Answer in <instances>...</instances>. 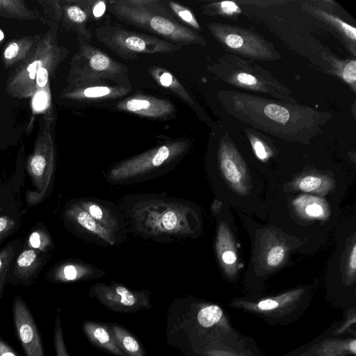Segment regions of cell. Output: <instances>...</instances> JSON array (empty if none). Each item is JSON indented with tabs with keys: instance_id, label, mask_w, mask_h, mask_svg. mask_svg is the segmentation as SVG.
Returning <instances> with one entry per match:
<instances>
[{
	"instance_id": "obj_1",
	"label": "cell",
	"mask_w": 356,
	"mask_h": 356,
	"mask_svg": "<svg viewBox=\"0 0 356 356\" xmlns=\"http://www.w3.org/2000/svg\"><path fill=\"white\" fill-rule=\"evenodd\" d=\"M218 96L230 115L258 130L284 138L312 137L332 116L297 103L234 90H222Z\"/></svg>"
},
{
	"instance_id": "obj_2",
	"label": "cell",
	"mask_w": 356,
	"mask_h": 356,
	"mask_svg": "<svg viewBox=\"0 0 356 356\" xmlns=\"http://www.w3.org/2000/svg\"><path fill=\"white\" fill-rule=\"evenodd\" d=\"M123 21L179 44L204 46L207 41L191 29L179 24L156 0H137L136 6L127 1L115 2L111 8Z\"/></svg>"
},
{
	"instance_id": "obj_3",
	"label": "cell",
	"mask_w": 356,
	"mask_h": 356,
	"mask_svg": "<svg viewBox=\"0 0 356 356\" xmlns=\"http://www.w3.org/2000/svg\"><path fill=\"white\" fill-rule=\"evenodd\" d=\"M220 79L234 86L273 96L277 100L296 103L291 90L260 65L238 56L225 54L211 67Z\"/></svg>"
},
{
	"instance_id": "obj_4",
	"label": "cell",
	"mask_w": 356,
	"mask_h": 356,
	"mask_svg": "<svg viewBox=\"0 0 356 356\" xmlns=\"http://www.w3.org/2000/svg\"><path fill=\"white\" fill-rule=\"evenodd\" d=\"M306 290L296 289L274 296L259 299H234L230 306L256 315L270 324L294 321L306 310Z\"/></svg>"
},
{
	"instance_id": "obj_5",
	"label": "cell",
	"mask_w": 356,
	"mask_h": 356,
	"mask_svg": "<svg viewBox=\"0 0 356 356\" xmlns=\"http://www.w3.org/2000/svg\"><path fill=\"white\" fill-rule=\"evenodd\" d=\"M96 35L100 42L124 59L136 58L139 54L170 53L183 48L156 36L121 27L102 26L96 29Z\"/></svg>"
},
{
	"instance_id": "obj_6",
	"label": "cell",
	"mask_w": 356,
	"mask_h": 356,
	"mask_svg": "<svg viewBox=\"0 0 356 356\" xmlns=\"http://www.w3.org/2000/svg\"><path fill=\"white\" fill-rule=\"evenodd\" d=\"M207 26L211 34L234 55L264 61L280 58L271 43L250 29L221 23H211Z\"/></svg>"
},
{
	"instance_id": "obj_7",
	"label": "cell",
	"mask_w": 356,
	"mask_h": 356,
	"mask_svg": "<svg viewBox=\"0 0 356 356\" xmlns=\"http://www.w3.org/2000/svg\"><path fill=\"white\" fill-rule=\"evenodd\" d=\"M186 145L185 142H174L154 148L115 167L110 177L122 180L158 168L183 152Z\"/></svg>"
},
{
	"instance_id": "obj_8",
	"label": "cell",
	"mask_w": 356,
	"mask_h": 356,
	"mask_svg": "<svg viewBox=\"0 0 356 356\" xmlns=\"http://www.w3.org/2000/svg\"><path fill=\"white\" fill-rule=\"evenodd\" d=\"M82 56L85 61L83 69L84 82L105 81L108 79L123 87L129 86L126 83V81L129 82L126 66L100 49L86 43L83 45Z\"/></svg>"
},
{
	"instance_id": "obj_9",
	"label": "cell",
	"mask_w": 356,
	"mask_h": 356,
	"mask_svg": "<svg viewBox=\"0 0 356 356\" xmlns=\"http://www.w3.org/2000/svg\"><path fill=\"white\" fill-rule=\"evenodd\" d=\"M12 314L16 337L26 356H44V348L35 321L24 300L13 298Z\"/></svg>"
},
{
	"instance_id": "obj_10",
	"label": "cell",
	"mask_w": 356,
	"mask_h": 356,
	"mask_svg": "<svg viewBox=\"0 0 356 356\" xmlns=\"http://www.w3.org/2000/svg\"><path fill=\"white\" fill-rule=\"evenodd\" d=\"M48 254L29 247L25 242L14 257L7 277V284L27 286L35 280L46 265Z\"/></svg>"
},
{
	"instance_id": "obj_11",
	"label": "cell",
	"mask_w": 356,
	"mask_h": 356,
	"mask_svg": "<svg viewBox=\"0 0 356 356\" xmlns=\"http://www.w3.org/2000/svg\"><path fill=\"white\" fill-rule=\"evenodd\" d=\"M92 296L108 309L118 312H132L149 306L143 294L121 285L97 286L92 289Z\"/></svg>"
},
{
	"instance_id": "obj_12",
	"label": "cell",
	"mask_w": 356,
	"mask_h": 356,
	"mask_svg": "<svg viewBox=\"0 0 356 356\" xmlns=\"http://www.w3.org/2000/svg\"><path fill=\"white\" fill-rule=\"evenodd\" d=\"M116 107L123 111L152 118H169L176 112L170 102L143 95L128 97L118 102Z\"/></svg>"
},
{
	"instance_id": "obj_13",
	"label": "cell",
	"mask_w": 356,
	"mask_h": 356,
	"mask_svg": "<svg viewBox=\"0 0 356 356\" xmlns=\"http://www.w3.org/2000/svg\"><path fill=\"white\" fill-rule=\"evenodd\" d=\"M220 166L225 179L237 191H242L245 181V165L233 144L222 140L219 149Z\"/></svg>"
},
{
	"instance_id": "obj_14",
	"label": "cell",
	"mask_w": 356,
	"mask_h": 356,
	"mask_svg": "<svg viewBox=\"0 0 356 356\" xmlns=\"http://www.w3.org/2000/svg\"><path fill=\"white\" fill-rule=\"evenodd\" d=\"M309 14L319 19L339 34L345 44L355 55L356 29L339 17L316 6H305L303 8Z\"/></svg>"
},
{
	"instance_id": "obj_15",
	"label": "cell",
	"mask_w": 356,
	"mask_h": 356,
	"mask_svg": "<svg viewBox=\"0 0 356 356\" xmlns=\"http://www.w3.org/2000/svg\"><path fill=\"white\" fill-rule=\"evenodd\" d=\"M356 354V339H327L320 341L303 351L300 356H350Z\"/></svg>"
},
{
	"instance_id": "obj_16",
	"label": "cell",
	"mask_w": 356,
	"mask_h": 356,
	"mask_svg": "<svg viewBox=\"0 0 356 356\" xmlns=\"http://www.w3.org/2000/svg\"><path fill=\"white\" fill-rule=\"evenodd\" d=\"M83 330L88 339L96 346L106 350L116 356H127L118 347L107 326L93 321H86Z\"/></svg>"
},
{
	"instance_id": "obj_17",
	"label": "cell",
	"mask_w": 356,
	"mask_h": 356,
	"mask_svg": "<svg viewBox=\"0 0 356 356\" xmlns=\"http://www.w3.org/2000/svg\"><path fill=\"white\" fill-rule=\"evenodd\" d=\"M86 86L76 92V95L83 99L89 101L105 100L122 97L130 92L131 88L120 86H109L105 81L85 82Z\"/></svg>"
},
{
	"instance_id": "obj_18",
	"label": "cell",
	"mask_w": 356,
	"mask_h": 356,
	"mask_svg": "<svg viewBox=\"0 0 356 356\" xmlns=\"http://www.w3.org/2000/svg\"><path fill=\"white\" fill-rule=\"evenodd\" d=\"M23 184V179L15 175L6 183L0 178V216L22 212L15 194Z\"/></svg>"
},
{
	"instance_id": "obj_19",
	"label": "cell",
	"mask_w": 356,
	"mask_h": 356,
	"mask_svg": "<svg viewBox=\"0 0 356 356\" xmlns=\"http://www.w3.org/2000/svg\"><path fill=\"white\" fill-rule=\"evenodd\" d=\"M149 71L158 84L174 92L191 106L195 105L192 96L170 72L157 67H152Z\"/></svg>"
},
{
	"instance_id": "obj_20",
	"label": "cell",
	"mask_w": 356,
	"mask_h": 356,
	"mask_svg": "<svg viewBox=\"0 0 356 356\" xmlns=\"http://www.w3.org/2000/svg\"><path fill=\"white\" fill-rule=\"evenodd\" d=\"M65 216L69 220L75 222L80 227L90 231L99 236L109 241V234L107 230L91 217L89 213L79 206L72 205L65 211Z\"/></svg>"
},
{
	"instance_id": "obj_21",
	"label": "cell",
	"mask_w": 356,
	"mask_h": 356,
	"mask_svg": "<svg viewBox=\"0 0 356 356\" xmlns=\"http://www.w3.org/2000/svg\"><path fill=\"white\" fill-rule=\"evenodd\" d=\"M109 329L118 347L127 356H145L140 343L126 329L113 324L111 325Z\"/></svg>"
},
{
	"instance_id": "obj_22",
	"label": "cell",
	"mask_w": 356,
	"mask_h": 356,
	"mask_svg": "<svg viewBox=\"0 0 356 356\" xmlns=\"http://www.w3.org/2000/svg\"><path fill=\"white\" fill-rule=\"evenodd\" d=\"M23 244L24 242L20 238H16L0 249V299L3 296L11 262Z\"/></svg>"
},
{
	"instance_id": "obj_23",
	"label": "cell",
	"mask_w": 356,
	"mask_h": 356,
	"mask_svg": "<svg viewBox=\"0 0 356 356\" xmlns=\"http://www.w3.org/2000/svg\"><path fill=\"white\" fill-rule=\"evenodd\" d=\"M330 63L332 71L338 77L349 84L355 92L356 83V61L355 59L346 60L335 59L331 55H326Z\"/></svg>"
},
{
	"instance_id": "obj_24",
	"label": "cell",
	"mask_w": 356,
	"mask_h": 356,
	"mask_svg": "<svg viewBox=\"0 0 356 356\" xmlns=\"http://www.w3.org/2000/svg\"><path fill=\"white\" fill-rule=\"evenodd\" d=\"M25 243L29 247L47 254L53 248L52 238L42 225L36 226L31 230Z\"/></svg>"
},
{
	"instance_id": "obj_25",
	"label": "cell",
	"mask_w": 356,
	"mask_h": 356,
	"mask_svg": "<svg viewBox=\"0 0 356 356\" xmlns=\"http://www.w3.org/2000/svg\"><path fill=\"white\" fill-rule=\"evenodd\" d=\"M22 222V212L0 216V245L17 232Z\"/></svg>"
},
{
	"instance_id": "obj_26",
	"label": "cell",
	"mask_w": 356,
	"mask_h": 356,
	"mask_svg": "<svg viewBox=\"0 0 356 356\" xmlns=\"http://www.w3.org/2000/svg\"><path fill=\"white\" fill-rule=\"evenodd\" d=\"M203 12L209 15L232 16L241 13V9L235 2L225 1L204 5Z\"/></svg>"
},
{
	"instance_id": "obj_27",
	"label": "cell",
	"mask_w": 356,
	"mask_h": 356,
	"mask_svg": "<svg viewBox=\"0 0 356 356\" xmlns=\"http://www.w3.org/2000/svg\"><path fill=\"white\" fill-rule=\"evenodd\" d=\"M53 335L56 356H70L67 352L64 341L60 315V309H57V314L56 315L54 321Z\"/></svg>"
},
{
	"instance_id": "obj_28",
	"label": "cell",
	"mask_w": 356,
	"mask_h": 356,
	"mask_svg": "<svg viewBox=\"0 0 356 356\" xmlns=\"http://www.w3.org/2000/svg\"><path fill=\"white\" fill-rule=\"evenodd\" d=\"M169 6L174 13L183 22L196 29H200V26L194 15L187 8L173 1L169 2Z\"/></svg>"
},
{
	"instance_id": "obj_29",
	"label": "cell",
	"mask_w": 356,
	"mask_h": 356,
	"mask_svg": "<svg viewBox=\"0 0 356 356\" xmlns=\"http://www.w3.org/2000/svg\"><path fill=\"white\" fill-rule=\"evenodd\" d=\"M249 140L256 156L262 161L266 160L270 155V149L266 145V143L259 136L252 132L251 129L246 130Z\"/></svg>"
},
{
	"instance_id": "obj_30",
	"label": "cell",
	"mask_w": 356,
	"mask_h": 356,
	"mask_svg": "<svg viewBox=\"0 0 356 356\" xmlns=\"http://www.w3.org/2000/svg\"><path fill=\"white\" fill-rule=\"evenodd\" d=\"M356 324V312L355 309L347 312L345 320L332 332L334 336H339L346 333L353 332L355 335Z\"/></svg>"
},
{
	"instance_id": "obj_31",
	"label": "cell",
	"mask_w": 356,
	"mask_h": 356,
	"mask_svg": "<svg viewBox=\"0 0 356 356\" xmlns=\"http://www.w3.org/2000/svg\"><path fill=\"white\" fill-rule=\"evenodd\" d=\"M322 179L316 176L308 175L303 177L299 182V188L304 192H312L320 187Z\"/></svg>"
},
{
	"instance_id": "obj_32",
	"label": "cell",
	"mask_w": 356,
	"mask_h": 356,
	"mask_svg": "<svg viewBox=\"0 0 356 356\" xmlns=\"http://www.w3.org/2000/svg\"><path fill=\"white\" fill-rule=\"evenodd\" d=\"M67 14L69 18L74 23L85 24L88 15L84 10L78 6H71L67 9Z\"/></svg>"
},
{
	"instance_id": "obj_33",
	"label": "cell",
	"mask_w": 356,
	"mask_h": 356,
	"mask_svg": "<svg viewBox=\"0 0 356 356\" xmlns=\"http://www.w3.org/2000/svg\"><path fill=\"white\" fill-rule=\"evenodd\" d=\"M284 257V248L282 246L276 245L269 251L266 257V262L269 266L275 267L282 261Z\"/></svg>"
},
{
	"instance_id": "obj_34",
	"label": "cell",
	"mask_w": 356,
	"mask_h": 356,
	"mask_svg": "<svg viewBox=\"0 0 356 356\" xmlns=\"http://www.w3.org/2000/svg\"><path fill=\"white\" fill-rule=\"evenodd\" d=\"M232 243L222 248L220 252V258L222 262L227 266L234 265L236 262L237 257Z\"/></svg>"
},
{
	"instance_id": "obj_35",
	"label": "cell",
	"mask_w": 356,
	"mask_h": 356,
	"mask_svg": "<svg viewBox=\"0 0 356 356\" xmlns=\"http://www.w3.org/2000/svg\"><path fill=\"white\" fill-rule=\"evenodd\" d=\"M161 223L166 230H173L177 225L178 218L173 211H168L161 217Z\"/></svg>"
},
{
	"instance_id": "obj_36",
	"label": "cell",
	"mask_w": 356,
	"mask_h": 356,
	"mask_svg": "<svg viewBox=\"0 0 356 356\" xmlns=\"http://www.w3.org/2000/svg\"><path fill=\"white\" fill-rule=\"evenodd\" d=\"M83 209L87 211L89 215L96 220H101L103 218V211L102 209L95 204H82Z\"/></svg>"
},
{
	"instance_id": "obj_37",
	"label": "cell",
	"mask_w": 356,
	"mask_h": 356,
	"mask_svg": "<svg viewBox=\"0 0 356 356\" xmlns=\"http://www.w3.org/2000/svg\"><path fill=\"white\" fill-rule=\"evenodd\" d=\"M0 356H20V355L0 336Z\"/></svg>"
},
{
	"instance_id": "obj_38",
	"label": "cell",
	"mask_w": 356,
	"mask_h": 356,
	"mask_svg": "<svg viewBox=\"0 0 356 356\" xmlns=\"http://www.w3.org/2000/svg\"><path fill=\"white\" fill-rule=\"evenodd\" d=\"M47 103V94L43 92L40 91L38 92L34 97L33 99V106L35 109L38 111L43 110Z\"/></svg>"
},
{
	"instance_id": "obj_39",
	"label": "cell",
	"mask_w": 356,
	"mask_h": 356,
	"mask_svg": "<svg viewBox=\"0 0 356 356\" xmlns=\"http://www.w3.org/2000/svg\"><path fill=\"white\" fill-rule=\"evenodd\" d=\"M106 2L104 1H97L95 2L92 7V14L95 18H100L106 11Z\"/></svg>"
},
{
	"instance_id": "obj_40",
	"label": "cell",
	"mask_w": 356,
	"mask_h": 356,
	"mask_svg": "<svg viewBox=\"0 0 356 356\" xmlns=\"http://www.w3.org/2000/svg\"><path fill=\"white\" fill-rule=\"evenodd\" d=\"M305 211L307 214L312 217H318L323 213V207L318 204H309L306 209Z\"/></svg>"
},
{
	"instance_id": "obj_41",
	"label": "cell",
	"mask_w": 356,
	"mask_h": 356,
	"mask_svg": "<svg viewBox=\"0 0 356 356\" xmlns=\"http://www.w3.org/2000/svg\"><path fill=\"white\" fill-rule=\"evenodd\" d=\"M48 81V72L44 67H40L36 75V82L38 86L44 87Z\"/></svg>"
},
{
	"instance_id": "obj_42",
	"label": "cell",
	"mask_w": 356,
	"mask_h": 356,
	"mask_svg": "<svg viewBox=\"0 0 356 356\" xmlns=\"http://www.w3.org/2000/svg\"><path fill=\"white\" fill-rule=\"evenodd\" d=\"M41 61L36 60L29 65L27 70L29 72V77L31 79H34L36 77L37 73L41 67Z\"/></svg>"
},
{
	"instance_id": "obj_43",
	"label": "cell",
	"mask_w": 356,
	"mask_h": 356,
	"mask_svg": "<svg viewBox=\"0 0 356 356\" xmlns=\"http://www.w3.org/2000/svg\"><path fill=\"white\" fill-rule=\"evenodd\" d=\"M349 270L350 272V275H354L356 269V245H353L352 248L350 258H349Z\"/></svg>"
},
{
	"instance_id": "obj_44",
	"label": "cell",
	"mask_w": 356,
	"mask_h": 356,
	"mask_svg": "<svg viewBox=\"0 0 356 356\" xmlns=\"http://www.w3.org/2000/svg\"><path fill=\"white\" fill-rule=\"evenodd\" d=\"M18 52V46L15 43L10 44L4 52V56L6 59H11L17 55Z\"/></svg>"
},
{
	"instance_id": "obj_45",
	"label": "cell",
	"mask_w": 356,
	"mask_h": 356,
	"mask_svg": "<svg viewBox=\"0 0 356 356\" xmlns=\"http://www.w3.org/2000/svg\"><path fill=\"white\" fill-rule=\"evenodd\" d=\"M4 35L3 33L0 30V41L3 39Z\"/></svg>"
}]
</instances>
